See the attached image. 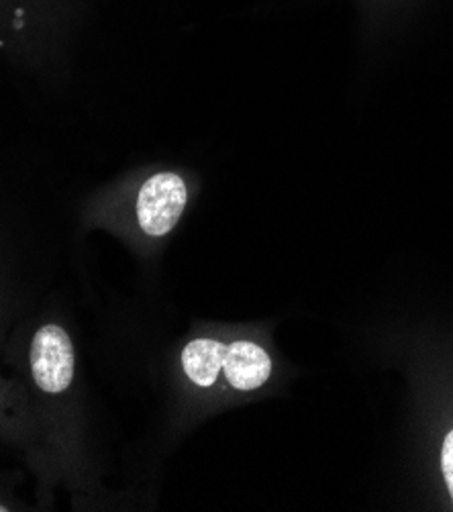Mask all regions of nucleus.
<instances>
[{
  "mask_svg": "<svg viewBox=\"0 0 453 512\" xmlns=\"http://www.w3.org/2000/svg\"><path fill=\"white\" fill-rule=\"evenodd\" d=\"M7 510H9L7 506H3V504H0V512H7Z\"/></svg>",
  "mask_w": 453,
  "mask_h": 512,
  "instance_id": "nucleus-6",
  "label": "nucleus"
},
{
  "mask_svg": "<svg viewBox=\"0 0 453 512\" xmlns=\"http://www.w3.org/2000/svg\"><path fill=\"white\" fill-rule=\"evenodd\" d=\"M186 200L188 190L178 174L160 172L151 176L137 196V221L141 231L151 237L170 233L186 209Z\"/></svg>",
  "mask_w": 453,
  "mask_h": 512,
  "instance_id": "nucleus-2",
  "label": "nucleus"
},
{
  "mask_svg": "<svg viewBox=\"0 0 453 512\" xmlns=\"http://www.w3.org/2000/svg\"><path fill=\"white\" fill-rule=\"evenodd\" d=\"M223 374L227 382L239 392L258 390L268 382L272 374V360L262 345L251 341H235L227 345Z\"/></svg>",
  "mask_w": 453,
  "mask_h": 512,
  "instance_id": "nucleus-3",
  "label": "nucleus"
},
{
  "mask_svg": "<svg viewBox=\"0 0 453 512\" xmlns=\"http://www.w3.org/2000/svg\"><path fill=\"white\" fill-rule=\"evenodd\" d=\"M31 374L35 384L47 394H62L74 380V345L70 335L60 325L41 327L29 351Z\"/></svg>",
  "mask_w": 453,
  "mask_h": 512,
  "instance_id": "nucleus-1",
  "label": "nucleus"
},
{
  "mask_svg": "<svg viewBox=\"0 0 453 512\" xmlns=\"http://www.w3.org/2000/svg\"><path fill=\"white\" fill-rule=\"evenodd\" d=\"M441 470L445 476V484L447 490L453 498V431L447 433L445 441H443V449H441Z\"/></svg>",
  "mask_w": 453,
  "mask_h": 512,
  "instance_id": "nucleus-5",
  "label": "nucleus"
},
{
  "mask_svg": "<svg viewBox=\"0 0 453 512\" xmlns=\"http://www.w3.org/2000/svg\"><path fill=\"white\" fill-rule=\"evenodd\" d=\"M227 345L215 339H194L182 351V368L186 378L200 386L209 388L217 382L223 372Z\"/></svg>",
  "mask_w": 453,
  "mask_h": 512,
  "instance_id": "nucleus-4",
  "label": "nucleus"
}]
</instances>
